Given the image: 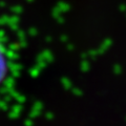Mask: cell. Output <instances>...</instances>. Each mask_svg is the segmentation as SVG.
I'll return each instance as SVG.
<instances>
[]
</instances>
